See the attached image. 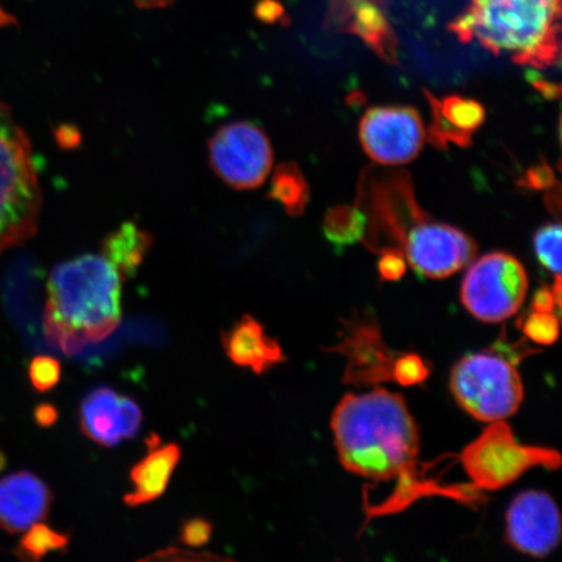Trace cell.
<instances>
[{"label":"cell","mask_w":562,"mask_h":562,"mask_svg":"<svg viewBox=\"0 0 562 562\" xmlns=\"http://www.w3.org/2000/svg\"><path fill=\"white\" fill-rule=\"evenodd\" d=\"M337 454L351 474L375 482L412 483L419 434L402 395L375 389L344 396L333 414Z\"/></svg>","instance_id":"6da1fadb"},{"label":"cell","mask_w":562,"mask_h":562,"mask_svg":"<svg viewBox=\"0 0 562 562\" xmlns=\"http://www.w3.org/2000/svg\"><path fill=\"white\" fill-rule=\"evenodd\" d=\"M122 283L103 256L86 255L56 265L47 280L45 339L66 356L108 339L121 325Z\"/></svg>","instance_id":"7a4b0ae2"},{"label":"cell","mask_w":562,"mask_h":562,"mask_svg":"<svg viewBox=\"0 0 562 562\" xmlns=\"http://www.w3.org/2000/svg\"><path fill=\"white\" fill-rule=\"evenodd\" d=\"M472 37L495 55L544 69L560 59L561 0H473Z\"/></svg>","instance_id":"3957f363"},{"label":"cell","mask_w":562,"mask_h":562,"mask_svg":"<svg viewBox=\"0 0 562 562\" xmlns=\"http://www.w3.org/2000/svg\"><path fill=\"white\" fill-rule=\"evenodd\" d=\"M42 193L26 133L0 103V255L35 234Z\"/></svg>","instance_id":"277c9868"},{"label":"cell","mask_w":562,"mask_h":562,"mask_svg":"<svg viewBox=\"0 0 562 562\" xmlns=\"http://www.w3.org/2000/svg\"><path fill=\"white\" fill-rule=\"evenodd\" d=\"M449 385L463 411L488 424L515 416L525 396L515 363L494 353L461 358L452 370Z\"/></svg>","instance_id":"5b68a950"},{"label":"cell","mask_w":562,"mask_h":562,"mask_svg":"<svg viewBox=\"0 0 562 562\" xmlns=\"http://www.w3.org/2000/svg\"><path fill=\"white\" fill-rule=\"evenodd\" d=\"M461 463L475 488L497 491L532 468L560 469L561 454L554 449L519 445L507 422L496 420L463 449Z\"/></svg>","instance_id":"8992f818"},{"label":"cell","mask_w":562,"mask_h":562,"mask_svg":"<svg viewBox=\"0 0 562 562\" xmlns=\"http://www.w3.org/2000/svg\"><path fill=\"white\" fill-rule=\"evenodd\" d=\"M527 290L529 278L524 265L508 252L495 251L469 267L461 301L477 321L502 323L519 312Z\"/></svg>","instance_id":"52a82bcc"},{"label":"cell","mask_w":562,"mask_h":562,"mask_svg":"<svg viewBox=\"0 0 562 562\" xmlns=\"http://www.w3.org/2000/svg\"><path fill=\"white\" fill-rule=\"evenodd\" d=\"M210 166L231 188L249 191L269 176L273 153L266 132L245 121L221 126L209 140Z\"/></svg>","instance_id":"ba28073f"},{"label":"cell","mask_w":562,"mask_h":562,"mask_svg":"<svg viewBox=\"0 0 562 562\" xmlns=\"http://www.w3.org/2000/svg\"><path fill=\"white\" fill-rule=\"evenodd\" d=\"M426 131L418 111L406 105H378L361 119L364 153L384 166L409 164L424 147Z\"/></svg>","instance_id":"9c48e42d"},{"label":"cell","mask_w":562,"mask_h":562,"mask_svg":"<svg viewBox=\"0 0 562 562\" xmlns=\"http://www.w3.org/2000/svg\"><path fill=\"white\" fill-rule=\"evenodd\" d=\"M402 250L418 276L438 280L465 269L476 256V245L465 232L426 217L406 232Z\"/></svg>","instance_id":"30bf717a"},{"label":"cell","mask_w":562,"mask_h":562,"mask_svg":"<svg viewBox=\"0 0 562 562\" xmlns=\"http://www.w3.org/2000/svg\"><path fill=\"white\" fill-rule=\"evenodd\" d=\"M325 350L346 358L342 378L346 384L361 386L395 382L393 369L398 355L386 346L381 326L370 313L356 315L344 323L339 341Z\"/></svg>","instance_id":"8fae6325"},{"label":"cell","mask_w":562,"mask_h":562,"mask_svg":"<svg viewBox=\"0 0 562 562\" xmlns=\"http://www.w3.org/2000/svg\"><path fill=\"white\" fill-rule=\"evenodd\" d=\"M508 543L518 552L543 559L561 540V517L553 498L540 491H526L507 512Z\"/></svg>","instance_id":"7c38bea8"},{"label":"cell","mask_w":562,"mask_h":562,"mask_svg":"<svg viewBox=\"0 0 562 562\" xmlns=\"http://www.w3.org/2000/svg\"><path fill=\"white\" fill-rule=\"evenodd\" d=\"M326 26L357 35L379 58L397 63V40L384 0H329Z\"/></svg>","instance_id":"4fadbf2b"},{"label":"cell","mask_w":562,"mask_h":562,"mask_svg":"<svg viewBox=\"0 0 562 562\" xmlns=\"http://www.w3.org/2000/svg\"><path fill=\"white\" fill-rule=\"evenodd\" d=\"M54 495L40 476L18 472L0 480V529L25 532L50 515Z\"/></svg>","instance_id":"5bb4252c"},{"label":"cell","mask_w":562,"mask_h":562,"mask_svg":"<svg viewBox=\"0 0 562 562\" xmlns=\"http://www.w3.org/2000/svg\"><path fill=\"white\" fill-rule=\"evenodd\" d=\"M431 108V123L428 126V139L446 149L449 145L468 147L473 136L486 119V110L480 102L461 95H448L438 100L430 91H425Z\"/></svg>","instance_id":"9a60e30c"},{"label":"cell","mask_w":562,"mask_h":562,"mask_svg":"<svg viewBox=\"0 0 562 562\" xmlns=\"http://www.w3.org/2000/svg\"><path fill=\"white\" fill-rule=\"evenodd\" d=\"M221 337L232 363L251 369L257 375L286 361L280 342L267 335L261 323L249 314L244 315L227 331H222Z\"/></svg>","instance_id":"2e32d148"},{"label":"cell","mask_w":562,"mask_h":562,"mask_svg":"<svg viewBox=\"0 0 562 562\" xmlns=\"http://www.w3.org/2000/svg\"><path fill=\"white\" fill-rule=\"evenodd\" d=\"M181 460V448L175 442L164 447L149 446V454L144 457L131 472L132 491L124 496L131 508L149 504L165 494L171 476Z\"/></svg>","instance_id":"e0dca14e"},{"label":"cell","mask_w":562,"mask_h":562,"mask_svg":"<svg viewBox=\"0 0 562 562\" xmlns=\"http://www.w3.org/2000/svg\"><path fill=\"white\" fill-rule=\"evenodd\" d=\"M121 400L110 386H100L82 400L80 428L98 446L112 448L124 440Z\"/></svg>","instance_id":"ac0fdd59"},{"label":"cell","mask_w":562,"mask_h":562,"mask_svg":"<svg viewBox=\"0 0 562 562\" xmlns=\"http://www.w3.org/2000/svg\"><path fill=\"white\" fill-rule=\"evenodd\" d=\"M149 232L140 229L135 223L123 226L104 238L102 256L115 267L123 281L136 276L153 245Z\"/></svg>","instance_id":"d6986e66"},{"label":"cell","mask_w":562,"mask_h":562,"mask_svg":"<svg viewBox=\"0 0 562 562\" xmlns=\"http://www.w3.org/2000/svg\"><path fill=\"white\" fill-rule=\"evenodd\" d=\"M269 196L280 203L288 215L300 216L311 200V187L300 167L288 161L273 172Z\"/></svg>","instance_id":"ffe728a7"},{"label":"cell","mask_w":562,"mask_h":562,"mask_svg":"<svg viewBox=\"0 0 562 562\" xmlns=\"http://www.w3.org/2000/svg\"><path fill=\"white\" fill-rule=\"evenodd\" d=\"M367 216L360 206H335L327 211L323 232L337 249L363 241L367 237Z\"/></svg>","instance_id":"44dd1931"},{"label":"cell","mask_w":562,"mask_h":562,"mask_svg":"<svg viewBox=\"0 0 562 562\" xmlns=\"http://www.w3.org/2000/svg\"><path fill=\"white\" fill-rule=\"evenodd\" d=\"M70 533L59 532L42 522L34 524L20 540L15 553L20 560L37 562L52 552L66 551Z\"/></svg>","instance_id":"7402d4cb"},{"label":"cell","mask_w":562,"mask_h":562,"mask_svg":"<svg viewBox=\"0 0 562 562\" xmlns=\"http://www.w3.org/2000/svg\"><path fill=\"white\" fill-rule=\"evenodd\" d=\"M533 250L538 261L544 269L561 276V226L559 223H548L533 235Z\"/></svg>","instance_id":"603a6c76"},{"label":"cell","mask_w":562,"mask_h":562,"mask_svg":"<svg viewBox=\"0 0 562 562\" xmlns=\"http://www.w3.org/2000/svg\"><path fill=\"white\" fill-rule=\"evenodd\" d=\"M522 331L527 339L539 346H552L560 335L559 315L532 311L524 322Z\"/></svg>","instance_id":"cb8c5ba5"},{"label":"cell","mask_w":562,"mask_h":562,"mask_svg":"<svg viewBox=\"0 0 562 562\" xmlns=\"http://www.w3.org/2000/svg\"><path fill=\"white\" fill-rule=\"evenodd\" d=\"M30 379L34 390L52 391L60 382L61 364L50 356L34 357L30 364Z\"/></svg>","instance_id":"d4e9b609"},{"label":"cell","mask_w":562,"mask_h":562,"mask_svg":"<svg viewBox=\"0 0 562 562\" xmlns=\"http://www.w3.org/2000/svg\"><path fill=\"white\" fill-rule=\"evenodd\" d=\"M428 375L430 370L424 358L413 353L397 356L395 369H393L395 383L404 386L418 385L425 383Z\"/></svg>","instance_id":"484cf974"},{"label":"cell","mask_w":562,"mask_h":562,"mask_svg":"<svg viewBox=\"0 0 562 562\" xmlns=\"http://www.w3.org/2000/svg\"><path fill=\"white\" fill-rule=\"evenodd\" d=\"M213 536V524L206 518L195 517L188 519L181 526L180 542L188 547H203Z\"/></svg>","instance_id":"4316f807"},{"label":"cell","mask_w":562,"mask_h":562,"mask_svg":"<svg viewBox=\"0 0 562 562\" xmlns=\"http://www.w3.org/2000/svg\"><path fill=\"white\" fill-rule=\"evenodd\" d=\"M558 184L552 167L544 159L540 160L539 165L530 167L519 181V186L532 189V191H543V189L550 191Z\"/></svg>","instance_id":"83f0119b"},{"label":"cell","mask_w":562,"mask_h":562,"mask_svg":"<svg viewBox=\"0 0 562 562\" xmlns=\"http://www.w3.org/2000/svg\"><path fill=\"white\" fill-rule=\"evenodd\" d=\"M378 262V271L384 281H397L405 276L406 259L400 249H385L381 251Z\"/></svg>","instance_id":"f1b7e54d"},{"label":"cell","mask_w":562,"mask_h":562,"mask_svg":"<svg viewBox=\"0 0 562 562\" xmlns=\"http://www.w3.org/2000/svg\"><path fill=\"white\" fill-rule=\"evenodd\" d=\"M561 307V276H557L554 285L542 286L532 297V311L554 313V308L560 312Z\"/></svg>","instance_id":"f546056e"},{"label":"cell","mask_w":562,"mask_h":562,"mask_svg":"<svg viewBox=\"0 0 562 562\" xmlns=\"http://www.w3.org/2000/svg\"><path fill=\"white\" fill-rule=\"evenodd\" d=\"M122 417H123V439L136 438L140 425H143L144 414L135 400L128 396H122Z\"/></svg>","instance_id":"4dcf8cb0"},{"label":"cell","mask_w":562,"mask_h":562,"mask_svg":"<svg viewBox=\"0 0 562 562\" xmlns=\"http://www.w3.org/2000/svg\"><path fill=\"white\" fill-rule=\"evenodd\" d=\"M255 15L265 24H290L283 4L279 0H259Z\"/></svg>","instance_id":"1f68e13d"},{"label":"cell","mask_w":562,"mask_h":562,"mask_svg":"<svg viewBox=\"0 0 562 562\" xmlns=\"http://www.w3.org/2000/svg\"><path fill=\"white\" fill-rule=\"evenodd\" d=\"M145 561L160 560V561H187V560H227L215 554L209 553H194L191 551H181L178 548H167V550L158 551L151 554V557L144 559Z\"/></svg>","instance_id":"d6a6232c"},{"label":"cell","mask_w":562,"mask_h":562,"mask_svg":"<svg viewBox=\"0 0 562 562\" xmlns=\"http://www.w3.org/2000/svg\"><path fill=\"white\" fill-rule=\"evenodd\" d=\"M59 418V412L52 404H40L35 407L34 419L41 427H52Z\"/></svg>","instance_id":"836d02e7"},{"label":"cell","mask_w":562,"mask_h":562,"mask_svg":"<svg viewBox=\"0 0 562 562\" xmlns=\"http://www.w3.org/2000/svg\"><path fill=\"white\" fill-rule=\"evenodd\" d=\"M532 86L536 87L548 100H557L560 98L561 90L557 83L548 82L540 79H533Z\"/></svg>","instance_id":"e575fe53"},{"label":"cell","mask_w":562,"mask_h":562,"mask_svg":"<svg viewBox=\"0 0 562 562\" xmlns=\"http://www.w3.org/2000/svg\"><path fill=\"white\" fill-rule=\"evenodd\" d=\"M58 139L61 146H75L77 140L80 139L79 133H75V128H68V126H61L58 132Z\"/></svg>","instance_id":"d590c367"},{"label":"cell","mask_w":562,"mask_h":562,"mask_svg":"<svg viewBox=\"0 0 562 562\" xmlns=\"http://www.w3.org/2000/svg\"><path fill=\"white\" fill-rule=\"evenodd\" d=\"M139 10H156V9H166V7L171 5L175 0H132Z\"/></svg>","instance_id":"8d00e7d4"},{"label":"cell","mask_w":562,"mask_h":562,"mask_svg":"<svg viewBox=\"0 0 562 562\" xmlns=\"http://www.w3.org/2000/svg\"><path fill=\"white\" fill-rule=\"evenodd\" d=\"M12 23H15V20H13L9 13L0 9V27L11 25Z\"/></svg>","instance_id":"74e56055"},{"label":"cell","mask_w":562,"mask_h":562,"mask_svg":"<svg viewBox=\"0 0 562 562\" xmlns=\"http://www.w3.org/2000/svg\"><path fill=\"white\" fill-rule=\"evenodd\" d=\"M5 465V459L2 452H0V470H2Z\"/></svg>","instance_id":"f35d334b"}]
</instances>
